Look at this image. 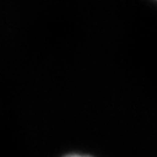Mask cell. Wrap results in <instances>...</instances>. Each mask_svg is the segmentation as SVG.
<instances>
[{
    "label": "cell",
    "instance_id": "1",
    "mask_svg": "<svg viewBox=\"0 0 157 157\" xmlns=\"http://www.w3.org/2000/svg\"><path fill=\"white\" fill-rule=\"evenodd\" d=\"M64 157H91V156H87V155H80V154H71V155H67V156H64Z\"/></svg>",
    "mask_w": 157,
    "mask_h": 157
}]
</instances>
